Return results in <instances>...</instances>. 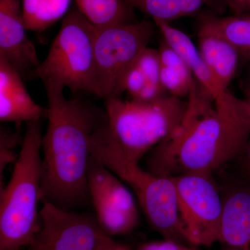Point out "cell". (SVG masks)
<instances>
[{"instance_id":"obj_27","label":"cell","mask_w":250,"mask_h":250,"mask_svg":"<svg viewBox=\"0 0 250 250\" xmlns=\"http://www.w3.org/2000/svg\"><path fill=\"white\" fill-rule=\"evenodd\" d=\"M101 250H129L126 247L117 243L116 241L112 242L111 244L108 245L106 248Z\"/></svg>"},{"instance_id":"obj_5","label":"cell","mask_w":250,"mask_h":250,"mask_svg":"<svg viewBox=\"0 0 250 250\" xmlns=\"http://www.w3.org/2000/svg\"><path fill=\"white\" fill-rule=\"evenodd\" d=\"M187 105L188 102L170 95L154 101L111 98L105 100V111L122 152L139 163L178 126Z\"/></svg>"},{"instance_id":"obj_3","label":"cell","mask_w":250,"mask_h":250,"mask_svg":"<svg viewBox=\"0 0 250 250\" xmlns=\"http://www.w3.org/2000/svg\"><path fill=\"white\" fill-rule=\"evenodd\" d=\"M42 131L41 121L27 123L11 179L0 190V250H22L41 227Z\"/></svg>"},{"instance_id":"obj_18","label":"cell","mask_w":250,"mask_h":250,"mask_svg":"<svg viewBox=\"0 0 250 250\" xmlns=\"http://www.w3.org/2000/svg\"><path fill=\"white\" fill-rule=\"evenodd\" d=\"M81 14L98 29L134 22V9L123 0H76Z\"/></svg>"},{"instance_id":"obj_12","label":"cell","mask_w":250,"mask_h":250,"mask_svg":"<svg viewBox=\"0 0 250 250\" xmlns=\"http://www.w3.org/2000/svg\"><path fill=\"white\" fill-rule=\"evenodd\" d=\"M27 30L21 0H0V57L22 76L29 75L41 63Z\"/></svg>"},{"instance_id":"obj_28","label":"cell","mask_w":250,"mask_h":250,"mask_svg":"<svg viewBox=\"0 0 250 250\" xmlns=\"http://www.w3.org/2000/svg\"><path fill=\"white\" fill-rule=\"evenodd\" d=\"M245 85H246V89L247 92L250 91V67L248 72V75L246 77L245 81Z\"/></svg>"},{"instance_id":"obj_13","label":"cell","mask_w":250,"mask_h":250,"mask_svg":"<svg viewBox=\"0 0 250 250\" xmlns=\"http://www.w3.org/2000/svg\"><path fill=\"white\" fill-rule=\"evenodd\" d=\"M47 108L31 98L22 76L6 59L0 57V121L18 125L46 118Z\"/></svg>"},{"instance_id":"obj_15","label":"cell","mask_w":250,"mask_h":250,"mask_svg":"<svg viewBox=\"0 0 250 250\" xmlns=\"http://www.w3.org/2000/svg\"><path fill=\"white\" fill-rule=\"evenodd\" d=\"M198 49L206 65L223 91L228 90L240 64L236 49L221 36L210 33H197Z\"/></svg>"},{"instance_id":"obj_2","label":"cell","mask_w":250,"mask_h":250,"mask_svg":"<svg viewBox=\"0 0 250 250\" xmlns=\"http://www.w3.org/2000/svg\"><path fill=\"white\" fill-rule=\"evenodd\" d=\"M45 90L48 125L42 139V202L75 211L90 203V140L106 113L82 99L65 98L62 88Z\"/></svg>"},{"instance_id":"obj_20","label":"cell","mask_w":250,"mask_h":250,"mask_svg":"<svg viewBox=\"0 0 250 250\" xmlns=\"http://www.w3.org/2000/svg\"><path fill=\"white\" fill-rule=\"evenodd\" d=\"M71 0H22V13L27 30L47 29L65 14Z\"/></svg>"},{"instance_id":"obj_24","label":"cell","mask_w":250,"mask_h":250,"mask_svg":"<svg viewBox=\"0 0 250 250\" xmlns=\"http://www.w3.org/2000/svg\"><path fill=\"white\" fill-rule=\"evenodd\" d=\"M236 175L250 184V136L243 150L233 161Z\"/></svg>"},{"instance_id":"obj_11","label":"cell","mask_w":250,"mask_h":250,"mask_svg":"<svg viewBox=\"0 0 250 250\" xmlns=\"http://www.w3.org/2000/svg\"><path fill=\"white\" fill-rule=\"evenodd\" d=\"M218 182L223 201L221 250H250V184L236 174Z\"/></svg>"},{"instance_id":"obj_23","label":"cell","mask_w":250,"mask_h":250,"mask_svg":"<svg viewBox=\"0 0 250 250\" xmlns=\"http://www.w3.org/2000/svg\"><path fill=\"white\" fill-rule=\"evenodd\" d=\"M146 85H147V82L143 72L135 63L125 77V92H127L131 99L138 100Z\"/></svg>"},{"instance_id":"obj_4","label":"cell","mask_w":250,"mask_h":250,"mask_svg":"<svg viewBox=\"0 0 250 250\" xmlns=\"http://www.w3.org/2000/svg\"><path fill=\"white\" fill-rule=\"evenodd\" d=\"M90 152L128 184L149 225L164 239L187 242L179 218L173 179L143 170L139 163L126 158L111 134L107 116L94 131Z\"/></svg>"},{"instance_id":"obj_1","label":"cell","mask_w":250,"mask_h":250,"mask_svg":"<svg viewBox=\"0 0 250 250\" xmlns=\"http://www.w3.org/2000/svg\"><path fill=\"white\" fill-rule=\"evenodd\" d=\"M173 132L146 156L147 170L172 177L214 173L232 163L250 136V106L229 90L213 98L195 82Z\"/></svg>"},{"instance_id":"obj_8","label":"cell","mask_w":250,"mask_h":250,"mask_svg":"<svg viewBox=\"0 0 250 250\" xmlns=\"http://www.w3.org/2000/svg\"><path fill=\"white\" fill-rule=\"evenodd\" d=\"M172 178L186 241L206 248L219 243L223 201L213 173L191 172Z\"/></svg>"},{"instance_id":"obj_22","label":"cell","mask_w":250,"mask_h":250,"mask_svg":"<svg viewBox=\"0 0 250 250\" xmlns=\"http://www.w3.org/2000/svg\"><path fill=\"white\" fill-rule=\"evenodd\" d=\"M19 141L18 134L11 132L8 130L1 128L0 134V174L2 177L3 172L6 166L15 163L18 156L15 154V147Z\"/></svg>"},{"instance_id":"obj_10","label":"cell","mask_w":250,"mask_h":250,"mask_svg":"<svg viewBox=\"0 0 250 250\" xmlns=\"http://www.w3.org/2000/svg\"><path fill=\"white\" fill-rule=\"evenodd\" d=\"M90 203L99 225L108 236L130 233L139 223V211L132 192L91 155L88 169Z\"/></svg>"},{"instance_id":"obj_25","label":"cell","mask_w":250,"mask_h":250,"mask_svg":"<svg viewBox=\"0 0 250 250\" xmlns=\"http://www.w3.org/2000/svg\"><path fill=\"white\" fill-rule=\"evenodd\" d=\"M139 250H197L195 248L186 246L184 243L164 239L163 241H151L144 243Z\"/></svg>"},{"instance_id":"obj_9","label":"cell","mask_w":250,"mask_h":250,"mask_svg":"<svg viewBox=\"0 0 250 250\" xmlns=\"http://www.w3.org/2000/svg\"><path fill=\"white\" fill-rule=\"evenodd\" d=\"M41 219L40 230L26 250H101L114 241L95 215L43 202Z\"/></svg>"},{"instance_id":"obj_26","label":"cell","mask_w":250,"mask_h":250,"mask_svg":"<svg viewBox=\"0 0 250 250\" xmlns=\"http://www.w3.org/2000/svg\"><path fill=\"white\" fill-rule=\"evenodd\" d=\"M233 14L250 13V0H225Z\"/></svg>"},{"instance_id":"obj_6","label":"cell","mask_w":250,"mask_h":250,"mask_svg":"<svg viewBox=\"0 0 250 250\" xmlns=\"http://www.w3.org/2000/svg\"><path fill=\"white\" fill-rule=\"evenodd\" d=\"M96 27L78 9L65 16L45 60L30 72L45 89L67 88L73 93H95Z\"/></svg>"},{"instance_id":"obj_29","label":"cell","mask_w":250,"mask_h":250,"mask_svg":"<svg viewBox=\"0 0 250 250\" xmlns=\"http://www.w3.org/2000/svg\"><path fill=\"white\" fill-rule=\"evenodd\" d=\"M246 100V101L247 102V103L249 104V106H250V91L248 92V95H247V98L245 99Z\"/></svg>"},{"instance_id":"obj_14","label":"cell","mask_w":250,"mask_h":250,"mask_svg":"<svg viewBox=\"0 0 250 250\" xmlns=\"http://www.w3.org/2000/svg\"><path fill=\"white\" fill-rule=\"evenodd\" d=\"M153 21L160 31L162 39L186 62L195 80L214 99L226 92L221 89L206 65L198 47L187 34L171 25L170 22L159 20Z\"/></svg>"},{"instance_id":"obj_21","label":"cell","mask_w":250,"mask_h":250,"mask_svg":"<svg viewBox=\"0 0 250 250\" xmlns=\"http://www.w3.org/2000/svg\"><path fill=\"white\" fill-rule=\"evenodd\" d=\"M136 65L147 82V85L138 100L153 101L168 94L161 83V62L158 49L146 47L140 54Z\"/></svg>"},{"instance_id":"obj_17","label":"cell","mask_w":250,"mask_h":250,"mask_svg":"<svg viewBox=\"0 0 250 250\" xmlns=\"http://www.w3.org/2000/svg\"><path fill=\"white\" fill-rule=\"evenodd\" d=\"M161 62V80L167 93L182 99L188 97L195 80L186 62L178 54L164 41L159 49Z\"/></svg>"},{"instance_id":"obj_7","label":"cell","mask_w":250,"mask_h":250,"mask_svg":"<svg viewBox=\"0 0 250 250\" xmlns=\"http://www.w3.org/2000/svg\"><path fill=\"white\" fill-rule=\"evenodd\" d=\"M156 27L154 21L143 20L96 28L95 95L104 100L121 98L126 74L148 47Z\"/></svg>"},{"instance_id":"obj_16","label":"cell","mask_w":250,"mask_h":250,"mask_svg":"<svg viewBox=\"0 0 250 250\" xmlns=\"http://www.w3.org/2000/svg\"><path fill=\"white\" fill-rule=\"evenodd\" d=\"M197 22V33L221 36L236 49L241 62H250V13L228 16L204 14Z\"/></svg>"},{"instance_id":"obj_19","label":"cell","mask_w":250,"mask_h":250,"mask_svg":"<svg viewBox=\"0 0 250 250\" xmlns=\"http://www.w3.org/2000/svg\"><path fill=\"white\" fill-rule=\"evenodd\" d=\"M154 20L170 22L197 14L210 0H123Z\"/></svg>"}]
</instances>
